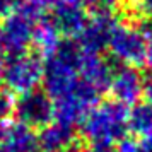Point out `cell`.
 I'll list each match as a JSON object with an SVG mask.
<instances>
[{"label":"cell","mask_w":152,"mask_h":152,"mask_svg":"<svg viewBox=\"0 0 152 152\" xmlns=\"http://www.w3.org/2000/svg\"><path fill=\"white\" fill-rule=\"evenodd\" d=\"M84 51L75 39H62L46 60L43 62V86L45 92L53 101L65 96L79 82Z\"/></svg>","instance_id":"1"},{"label":"cell","mask_w":152,"mask_h":152,"mask_svg":"<svg viewBox=\"0 0 152 152\" xmlns=\"http://www.w3.org/2000/svg\"><path fill=\"white\" fill-rule=\"evenodd\" d=\"M80 133L89 144L121 142L128 135V108L115 99L99 101L80 121Z\"/></svg>","instance_id":"2"},{"label":"cell","mask_w":152,"mask_h":152,"mask_svg":"<svg viewBox=\"0 0 152 152\" xmlns=\"http://www.w3.org/2000/svg\"><path fill=\"white\" fill-rule=\"evenodd\" d=\"M43 19V14L36 12L34 9L19 4L10 15L2 19L0 26V48L10 58L26 53L29 45L34 38V29L38 22Z\"/></svg>","instance_id":"3"},{"label":"cell","mask_w":152,"mask_h":152,"mask_svg":"<svg viewBox=\"0 0 152 152\" xmlns=\"http://www.w3.org/2000/svg\"><path fill=\"white\" fill-rule=\"evenodd\" d=\"M108 50L111 56L121 65L135 69L147 65V43L142 29L137 26L118 22V26L111 33Z\"/></svg>","instance_id":"4"},{"label":"cell","mask_w":152,"mask_h":152,"mask_svg":"<svg viewBox=\"0 0 152 152\" xmlns=\"http://www.w3.org/2000/svg\"><path fill=\"white\" fill-rule=\"evenodd\" d=\"M99 96L101 92H97L94 87H91L89 84L79 79V82L70 92L53 101L55 120L70 126H75L99 103Z\"/></svg>","instance_id":"5"},{"label":"cell","mask_w":152,"mask_h":152,"mask_svg":"<svg viewBox=\"0 0 152 152\" xmlns=\"http://www.w3.org/2000/svg\"><path fill=\"white\" fill-rule=\"evenodd\" d=\"M2 79L14 92H28L36 89L43 80V62L34 53L12 56L4 69Z\"/></svg>","instance_id":"6"},{"label":"cell","mask_w":152,"mask_h":152,"mask_svg":"<svg viewBox=\"0 0 152 152\" xmlns=\"http://www.w3.org/2000/svg\"><path fill=\"white\" fill-rule=\"evenodd\" d=\"M14 113L19 121L29 128H43L55 120L53 99L43 89H33L22 92L19 99L14 103Z\"/></svg>","instance_id":"7"},{"label":"cell","mask_w":152,"mask_h":152,"mask_svg":"<svg viewBox=\"0 0 152 152\" xmlns=\"http://www.w3.org/2000/svg\"><path fill=\"white\" fill-rule=\"evenodd\" d=\"M144 84L145 77L138 72V69L120 65L113 69L108 91L111 92V97L115 101L130 108L133 104H137L140 97L144 96Z\"/></svg>","instance_id":"8"},{"label":"cell","mask_w":152,"mask_h":152,"mask_svg":"<svg viewBox=\"0 0 152 152\" xmlns=\"http://www.w3.org/2000/svg\"><path fill=\"white\" fill-rule=\"evenodd\" d=\"M87 19H89V14L84 9L55 4L51 7L50 22L55 26V29L63 39H75L84 31L86 24H87Z\"/></svg>","instance_id":"9"},{"label":"cell","mask_w":152,"mask_h":152,"mask_svg":"<svg viewBox=\"0 0 152 152\" xmlns=\"http://www.w3.org/2000/svg\"><path fill=\"white\" fill-rule=\"evenodd\" d=\"M39 152H67L77 145L75 126L65 125L53 120L46 126L39 128L38 133Z\"/></svg>","instance_id":"10"},{"label":"cell","mask_w":152,"mask_h":152,"mask_svg":"<svg viewBox=\"0 0 152 152\" xmlns=\"http://www.w3.org/2000/svg\"><path fill=\"white\" fill-rule=\"evenodd\" d=\"M0 152H39L38 133L22 123L0 126Z\"/></svg>","instance_id":"11"},{"label":"cell","mask_w":152,"mask_h":152,"mask_svg":"<svg viewBox=\"0 0 152 152\" xmlns=\"http://www.w3.org/2000/svg\"><path fill=\"white\" fill-rule=\"evenodd\" d=\"M113 69L115 67L108 60H104L101 55L84 53L82 63H80V72H79V79L84 80L86 84H89L91 87H94L97 92L103 94L104 91H108Z\"/></svg>","instance_id":"12"},{"label":"cell","mask_w":152,"mask_h":152,"mask_svg":"<svg viewBox=\"0 0 152 152\" xmlns=\"http://www.w3.org/2000/svg\"><path fill=\"white\" fill-rule=\"evenodd\" d=\"M128 133L137 138L152 135V108L145 101L128 108Z\"/></svg>","instance_id":"13"},{"label":"cell","mask_w":152,"mask_h":152,"mask_svg":"<svg viewBox=\"0 0 152 152\" xmlns=\"http://www.w3.org/2000/svg\"><path fill=\"white\" fill-rule=\"evenodd\" d=\"M60 41H62V36L58 34V31L50 22V19H41V21L38 22V26L34 29L33 43L36 45V48L39 50V53L50 55L58 46Z\"/></svg>","instance_id":"14"},{"label":"cell","mask_w":152,"mask_h":152,"mask_svg":"<svg viewBox=\"0 0 152 152\" xmlns=\"http://www.w3.org/2000/svg\"><path fill=\"white\" fill-rule=\"evenodd\" d=\"M132 12L145 22L152 21V0H128Z\"/></svg>","instance_id":"15"},{"label":"cell","mask_w":152,"mask_h":152,"mask_svg":"<svg viewBox=\"0 0 152 152\" xmlns=\"http://www.w3.org/2000/svg\"><path fill=\"white\" fill-rule=\"evenodd\" d=\"M14 115V101L7 91L0 89V125H4Z\"/></svg>","instance_id":"16"},{"label":"cell","mask_w":152,"mask_h":152,"mask_svg":"<svg viewBox=\"0 0 152 152\" xmlns=\"http://www.w3.org/2000/svg\"><path fill=\"white\" fill-rule=\"evenodd\" d=\"M140 29H142L145 43H147V67L152 69V21H147Z\"/></svg>","instance_id":"17"},{"label":"cell","mask_w":152,"mask_h":152,"mask_svg":"<svg viewBox=\"0 0 152 152\" xmlns=\"http://www.w3.org/2000/svg\"><path fill=\"white\" fill-rule=\"evenodd\" d=\"M21 2L24 5L34 9L39 14H45V10H48V9H51L55 5V0H21Z\"/></svg>","instance_id":"18"},{"label":"cell","mask_w":152,"mask_h":152,"mask_svg":"<svg viewBox=\"0 0 152 152\" xmlns=\"http://www.w3.org/2000/svg\"><path fill=\"white\" fill-rule=\"evenodd\" d=\"M21 0H0V19H5L19 7Z\"/></svg>","instance_id":"19"},{"label":"cell","mask_w":152,"mask_h":152,"mask_svg":"<svg viewBox=\"0 0 152 152\" xmlns=\"http://www.w3.org/2000/svg\"><path fill=\"white\" fill-rule=\"evenodd\" d=\"M97 0H55V4H63V5H72V7H79V9H92L96 5Z\"/></svg>","instance_id":"20"},{"label":"cell","mask_w":152,"mask_h":152,"mask_svg":"<svg viewBox=\"0 0 152 152\" xmlns=\"http://www.w3.org/2000/svg\"><path fill=\"white\" fill-rule=\"evenodd\" d=\"M80 152H116L115 145H108V144H89L87 147L80 149Z\"/></svg>","instance_id":"21"},{"label":"cell","mask_w":152,"mask_h":152,"mask_svg":"<svg viewBox=\"0 0 152 152\" xmlns=\"http://www.w3.org/2000/svg\"><path fill=\"white\" fill-rule=\"evenodd\" d=\"M144 97L145 103L152 108V74L145 75V84H144Z\"/></svg>","instance_id":"22"},{"label":"cell","mask_w":152,"mask_h":152,"mask_svg":"<svg viewBox=\"0 0 152 152\" xmlns=\"http://www.w3.org/2000/svg\"><path fill=\"white\" fill-rule=\"evenodd\" d=\"M2 75H4V67L0 65V80H2Z\"/></svg>","instance_id":"23"}]
</instances>
